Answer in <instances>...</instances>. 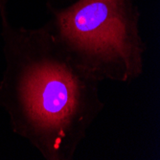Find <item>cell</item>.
Returning a JSON list of instances; mask_svg holds the SVG:
<instances>
[{"label": "cell", "mask_w": 160, "mask_h": 160, "mask_svg": "<svg viewBox=\"0 0 160 160\" xmlns=\"http://www.w3.org/2000/svg\"><path fill=\"white\" fill-rule=\"evenodd\" d=\"M1 12L7 67L0 106L13 132L45 160H73L105 108L101 82L74 62L46 25L14 28L3 5Z\"/></svg>", "instance_id": "obj_1"}, {"label": "cell", "mask_w": 160, "mask_h": 160, "mask_svg": "<svg viewBox=\"0 0 160 160\" xmlns=\"http://www.w3.org/2000/svg\"><path fill=\"white\" fill-rule=\"evenodd\" d=\"M49 7L48 29L74 62L100 82L129 83L143 74L147 48L136 0H78L63 9Z\"/></svg>", "instance_id": "obj_2"}]
</instances>
